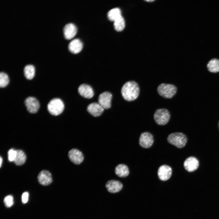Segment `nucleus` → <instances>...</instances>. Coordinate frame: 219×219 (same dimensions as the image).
Listing matches in <instances>:
<instances>
[{
  "label": "nucleus",
  "mask_w": 219,
  "mask_h": 219,
  "mask_svg": "<svg viewBox=\"0 0 219 219\" xmlns=\"http://www.w3.org/2000/svg\"><path fill=\"white\" fill-rule=\"evenodd\" d=\"M9 82V79L7 75L3 72H1L0 73V87L4 88L8 84Z\"/></svg>",
  "instance_id": "24"
},
{
  "label": "nucleus",
  "mask_w": 219,
  "mask_h": 219,
  "mask_svg": "<svg viewBox=\"0 0 219 219\" xmlns=\"http://www.w3.org/2000/svg\"><path fill=\"white\" fill-rule=\"evenodd\" d=\"M47 108L49 112L54 116L61 114L64 108L63 101L60 99L55 98L51 99L47 105Z\"/></svg>",
  "instance_id": "5"
},
{
  "label": "nucleus",
  "mask_w": 219,
  "mask_h": 219,
  "mask_svg": "<svg viewBox=\"0 0 219 219\" xmlns=\"http://www.w3.org/2000/svg\"><path fill=\"white\" fill-rule=\"evenodd\" d=\"M2 160H3V159H2V158L1 157V156H0V167L2 166Z\"/></svg>",
  "instance_id": "28"
},
{
  "label": "nucleus",
  "mask_w": 219,
  "mask_h": 219,
  "mask_svg": "<svg viewBox=\"0 0 219 219\" xmlns=\"http://www.w3.org/2000/svg\"><path fill=\"white\" fill-rule=\"evenodd\" d=\"M153 142V136L150 133L144 132L141 134L139 139V143L141 147L144 148H149L152 145Z\"/></svg>",
  "instance_id": "8"
},
{
  "label": "nucleus",
  "mask_w": 219,
  "mask_h": 219,
  "mask_svg": "<svg viewBox=\"0 0 219 219\" xmlns=\"http://www.w3.org/2000/svg\"><path fill=\"white\" fill-rule=\"evenodd\" d=\"M199 165V162L198 159L195 157L192 156L187 158L183 163L184 168L189 172H193L196 170Z\"/></svg>",
  "instance_id": "9"
},
{
  "label": "nucleus",
  "mask_w": 219,
  "mask_h": 219,
  "mask_svg": "<svg viewBox=\"0 0 219 219\" xmlns=\"http://www.w3.org/2000/svg\"><path fill=\"white\" fill-rule=\"evenodd\" d=\"M37 179L39 183L44 186L49 185L52 181L51 173L48 171L45 170H42L40 172Z\"/></svg>",
  "instance_id": "14"
},
{
  "label": "nucleus",
  "mask_w": 219,
  "mask_h": 219,
  "mask_svg": "<svg viewBox=\"0 0 219 219\" xmlns=\"http://www.w3.org/2000/svg\"><path fill=\"white\" fill-rule=\"evenodd\" d=\"M16 156L13 162L16 165H21L25 162L26 156L25 153L21 150H16Z\"/></svg>",
  "instance_id": "20"
},
{
  "label": "nucleus",
  "mask_w": 219,
  "mask_h": 219,
  "mask_svg": "<svg viewBox=\"0 0 219 219\" xmlns=\"http://www.w3.org/2000/svg\"><path fill=\"white\" fill-rule=\"evenodd\" d=\"M16 150L13 148L10 149L8 151V158L10 162H13L16 158Z\"/></svg>",
  "instance_id": "25"
},
{
  "label": "nucleus",
  "mask_w": 219,
  "mask_h": 219,
  "mask_svg": "<svg viewBox=\"0 0 219 219\" xmlns=\"http://www.w3.org/2000/svg\"><path fill=\"white\" fill-rule=\"evenodd\" d=\"M114 26L115 30L118 31H121L124 29L125 21L122 16L114 21Z\"/></svg>",
  "instance_id": "23"
},
{
  "label": "nucleus",
  "mask_w": 219,
  "mask_h": 219,
  "mask_svg": "<svg viewBox=\"0 0 219 219\" xmlns=\"http://www.w3.org/2000/svg\"><path fill=\"white\" fill-rule=\"evenodd\" d=\"M29 193L27 192H24L22 196V200L23 203H26L28 200Z\"/></svg>",
  "instance_id": "27"
},
{
  "label": "nucleus",
  "mask_w": 219,
  "mask_h": 219,
  "mask_svg": "<svg viewBox=\"0 0 219 219\" xmlns=\"http://www.w3.org/2000/svg\"><path fill=\"white\" fill-rule=\"evenodd\" d=\"M112 94L108 92L101 93L98 97V103L104 109H107L111 106Z\"/></svg>",
  "instance_id": "7"
},
{
  "label": "nucleus",
  "mask_w": 219,
  "mask_h": 219,
  "mask_svg": "<svg viewBox=\"0 0 219 219\" xmlns=\"http://www.w3.org/2000/svg\"><path fill=\"white\" fill-rule=\"evenodd\" d=\"M177 88L174 84L163 83L159 84L157 89L159 95L167 99L172 98L177 92Z\"/></svg>",
  "instance_id": "2"
},
{
  "label": "nucleus",
  "mask_w": 219,
  "mask_h": 219,
  "mask_svg": "<svg viewBox=\"0 0 219 219\" xmlns=\"http://www.w3.org/2000/svg\"><path fill=\"white\" fill-rule=\"evenodd\" d=\"M153 116L155 121L157 124L164 125L169 121L171 117V114L169 111L166 108H159L155 111Z\"/></svg>",
  "instance_id": "4"
},
{
  "label": "nucleus",
  "mask_w": 219,
  "mask_h": 219,
  "mask_svg": "<svg viewBox=\"0 0 219 219\" xmlns=\"http://www.w3.org/2000/svg\"><path fill=\"white\" fill-rule=\"evenodd\" d=\"M123 187V184L120 182L115 180H109L106 184V187L108 191L112 193L119 192L122 189Z\"/></svg>",
  "instance_id": "13"
},
{
  "label": "nucleus",
  "mask_w": 219,
  "mask_h": 219,
  "mask_svg": "<svg viewBox=\"0 0 219 219\" xmlns=\"http://www.w3.org/2000/svg\"><path fill=\"white\" fill-rule=\"evenodd\" d=\"M77 29L76 26L73 23L66 24L63 28V33L65 38L67 39L73 38L76 34Z\"/></svg>",
  "instance_id": "15"
},
{
  "label": "nucleus",
  "mask_w": 219,
  "mask_h": 219,
  "mask_svg": "<svg viewBox=\"0 0 219 219\" xmlns=\"http://www.w3.org/2000/svg\"><path fill=\"white\" fill-rule=\"evenodd\" d=\"M25 104L27 110L30 113H34L38 111L40 107V103L35 98L29 97L25 101Z\"/></svg>",
  "instance_id": "6"
},
{
  "label": "nucleus",
  "mask_w": 219,
  "mask_h": 219,
  "mask_svg": "<svg viewBox=\"0 0 219 219\" xmlns=\"http://www.w3.org/2000/svg\"><path fill=\"white\" fill-rule=\"evenodd\" d=\"M24 72L25 76L26 79L31 80L35 75V68L32 65H27L24 67Z\"/></svg>",
  "instance_id": "21"
},
{
  "label": "nucleus",
  "mask_w": 219,
  "mask_h": 219,
  "mask_svg": "<svg viewBox=\"0 0 219 219\" xmlns=\"http://www.w3.org/2000/svg\"><path fill=\"white\" fill-rule=\"evenodd\" d=\"M207 67L208 71L212 73H217L219 71V59L213 58L208 62Z\"/></svg>",
  "instance_id": "19"
},
{
  "label": "nucleus",
  "mask_w": 219,
  "mask_h": 219,
  "mask_svg": "<svg viewBox=\"0 0 219 219\" xmlns=\"http://www.w3.org/2000/svg\"><path fill=\"white\" fill-rule=\"evenodd\" d=\"M104 109L98 103H92L87 106L88 111L92 116L97 117L102 114Z\"/></svg>",
  "instance_id": "16"
},
{
  "label": "nucleus",
  "mask_w": 219,
  "mask_h": 219,
  "mask_svg": "<svg viewBox=\"0 0 219 219\" xmlns=\"http://www.w3.org/2000/svg\"><path fill=\"white\" fill-rule=\"evenodd\" d=\"M4 202L7 207H11L13 204V197L11 195L7 196L5 198Z\"/></svg>",
  "instance_id": "26"
},
{
  "label": "nucleus",
  "mask_w": 219,
  "mask_h": 219,
  "mask_svg": "<svg viewBox=\"0 0 219 219\" xmlns=\"http://www.w3.org/2000/svg\"><path fill=\"white\" fill-rule=\"evenodd\" d=\"M79 94L85 98L89 99L93 97L94 92L92 87L89 85L83 84L78 88Z\"/></svg>",
  "instance_id": "12"
},
{
  "label": "nucleus",
  "mask_w": 219,
  "mask_h": 219,
  "mask_svg": "<svg viewBox=\"0 0 219 219\" xmlns=\"http://www.w3.org/2000/svg\"><path fill=\"white\" fill-rule=\"evenodd\" d=\"M122 96L128 102L136 100L139 97L140 92V87L135 81H128L123 85L121 90Z\"/></svg>",
  "instance_id": "1"
},
{
  "label": "nucleus",
  "mask_w": 219,
  "mask_h": 219,
  "mask_svg": "<svg viewBox=\"0 0 219 219\" xmlns=\"http://www.w3.org/2000/svg\"><path fill=\"white\" fill-rule=\"evenodd\" d=\"M172 174V169L169 166L166 165L161 166L158 169V175L159 179L163 181L169 179Z\"/></svg>",
  "instance_id": "11"
},
{
  "label": "nucleus",
  "mask_w": 219,
  "mask_h": 219,
  "mask_svg": "<svg viewBox=\"0 0 219 219\" xmlns=\"http://www.w3.org/2000/svg\"><path fill=\"white\" fill-rule=\"evenodd\" d=\"M68 156L70 161L76 165L80 164L84 159L82 152L75 148L72 149L69 151Z\"/></svg>",
  "instance_id": "10"
},
{
  "label": "nucleus",
  "mask_w": 219,
  "mask_h": 219,
  "mask_svg": "<svg viewBox=\"0 0 219 219\" xmlns=\"http://www.w3.org/2000/svg\"><path fill=\"white\" fill-rule=\"evenodd\" d=\"M83 47L82 41L78 39H74L69 43L68 48L69 50L72 53L77 54L81 51Z\"/></svg>",
  "instance_id": "17"
},
{
  "label": "nucleus",
  "mask_w": 219,
  "mask_h": 219,
  "mask_svg": "<svg viewBox=\"0 0 219 219\" xmlns=\"http://www.w3.org/2000/svg\"><path fill=\"white\" fill-rule=\"evenodd\" d=\"M153 1V0H150V1H149V0H148V1H148V2H152V1Z\"/></svg>",
  "instance_id": "29"
},
{
  "label": "nucleus",
  "mask_w": 219,
  "mask_h": 219,
  "mask_svg": "<svg viewBox=\"0 0 219 219\" xmlns=\"http://www.w3.org/2000/svg\"><path fill=\"white\" fill-rule=\"evenodd\" d=\"M218 128H219V121L218 123Z\"/></svg>",
  "instance_id": "30"
},
{
  "label": "nucleus",
  "mask_w": 219,
  "mask_h": 219,
  "mask_svg": "<svg viewBox=\"0 0 219 219\" xmlns=\"http://www.w3.org/2000/svg\"><path fill=\"white\" fill-rule=\"evenodd\" d=\"M115 172L118 176L124 178L128 175L129 172L128 168L126 165L120 164L115 167Z\"/></svg>",
  "instance_id": "18"
},
{
  "label": "nucleus",
  "mask_w": 219,
  "mask_h": 219,
  "mask_svg": "<svg viewBox=\"0 0 219 219\" xmlns=\"http://www.w3.org/2000/svg\"><path fill=\"white\" fill-rule=\"evenodd\" d=\"M107 16L109 20L114 22L121 16V11L118 8H114L108 12Z\"/></svg>",
  "instance_id": "22"
},
{
  "label": "nucleus",
  "mask_w": 219,
  "mask_h": 219,
  "mask_svg": "<svg viewBox=\"0 0 219 219\" xmlns=\"http://www.w3.org/2000/svg\"><path fill=\"white\" fill-rule=\"evenodd\" d=\"M168 142L178 148L184 147L187 141V138L183 133L181 132L172 133L168 136Z\"/></svg>",
  "instance_id": "3"
}]
</instances>
